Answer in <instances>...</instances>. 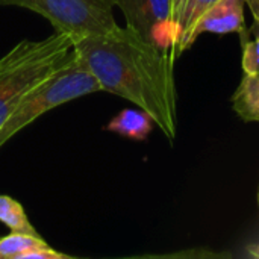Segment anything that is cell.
<instances>
[{
    "label": "cell",
    "instance_id": "obj_1",
    "mask_svg": "<svg viewBox=\"0 0 259 259\" xmlns=\"http://www.w3.org/2000/svg\"><path fill=\"white\" fill-rule=\"evenodd\" d=\"M73 53L100 91L120 96L147 112L168 141L178 135V93L173 50H164L132 29L73 41Z\"/></svg>",
    "mask_w": 259,
    "mask_h": 259
},
{
    "label": "cell",
    "instance_id": "obj_2",
    "mask_svg": "<svg viewBox=\"0 0 259 259\" xmlns=\"http://www.w3.org/2000/svg\"><path fill=\"white\" fill-rule=\"evenodd\" d=\"M73 50V38L58 33L41 39H23L0 58V127L20 100L49 77Z\"/></svg>",
    "mask_w": 259,
    "mask_h": 259
},
{
    "label": "cell",
    "instance_id": "obj_3",
    "mask_svg": "<svg viewBox=\"0 0 259 259\" xmlns=\"http://www.w3.org/2000/svg\"><path fill=\"white\" fill-rule=\"evenodd\" d=\"M100 91L94 76L79 62L73 50L42 82L33 87L0 127V149L21 129L67 102Z\"/></svg>",
    "mask_w": 259,
    "mask_h": 259
},
{
    "label": "cell",
    "instance_id": "obj_4",
    "mask_svg": "<svg viewBox=\"0 0 259 259\" xmlns=\"http://www.w3.org/2000/svg\"><path fill=\"white\" fill-rule=\"evenodd\" d=\"M0 5L29 9L46 18L55 32L67 33L73 41L118 27L114 0H0Z\"/></svg>",
    "mask_w": 259,
    "mask_h": 259
},
{
    "label": "cell",
    "instance_id": "obj_5",
    "mask_svg": "<svg viewBox=\"0 0 259 259\" xmlns=\"http://www.w3.org/2000/svg\"><path fill=\"white\" fill-rule=\"evenodd\" d=\"M114 5L123 12L129 29L146 41L176 53L178 27L173 0H114Z\"/></svg>",
    "mask_w": 259,
    "mask_h": 259
},
{
    "label": "cell",
    "instance_id": "obj_6",
    "mask_svg": "<svg viewBox=\"0 0 259 259\" xmlns=\"http://www.w3.org/2000/svg\"><path fill=\"white\" fill-rule=\"evenodd\" d=\"M244 0H219L199 20L190 35V47L202 33H234L241 35V41L249 38V30L244 26Z\"/></svg>",
    "mask_w": 259,
    "mask_h": 259
},
{
    "label": "cell",
    "instance_id": "obj_7",
    "mask_svg": "<svg viewBox=\"0 0 259 259\" xmlns=\"http://www.w3.org/2000/svg\"><path fill=\"white\" fill-rule=\"evenodd\" d=\"M153 126H155V121L147 112H144L140 108L138 109L126 108L120 111L103 129L118 134L127 140L144 141L150 135Z\"/></svg>",
    "mask_w": 259,
    "mask_h": 259
},
{
    "label": "cell",
    "instance_id": "obj_8",
    "mask_svg": "<svg viewBox=\"0 0 259 259\" xmlns=\"http://www.w3.org/2000/svg\"><path fill=\"white\" fill-rule=\"evenodd\" d=\"M219 0H182L181 9L176 18L178 27V46L176 55H182L185 50L190 49V35L199 20L211 9Z\"/></svg>",
    "mask_w": 259,
    "mask_h": 259
},
{
    "label": "cell",
    "instance_id": "obj_9",
    "mask_svg": "<svg viewBox=\"0 0 259 259\" xmlns=\"http://www.w3.org/2000/svg\"><path fill=\"white\" fill-rule=\"evenodd\" d=\"M232 108L241 120L259 123V76H243L232 96Z\"/></svg>",
    "mask_w": 259,
    "mask_h": 259
},
{
    "label": "cell",
    "instance_id": "obj_10",
    "mask_svg": "<svg viewBox=\"0 0 259 259\" xmlns=\"http://www.w3.org/2000/svg\"><path fill=\"white\" fill-rule=\"evenodd\" d=\"M0 223L9 228V231L39 235L32 226L21 203L6 194H0Z\"/></svg>",
    "mask_w": 259,
    "mask_h": 259
},
{
    "label": "cell",
    "instance_id": "obj_11",
    "mask_svg": "<svg viewBox=\"0 0 259 259\" xmlns=\"http://www.w3.org/2000/svg\"><path fill=\"white\" fill-rule=\"evenodd\" d=\"M47 244L39 235L11 231L8 235L0 237V259H21L32 249Z\"/></svg>",
    "mask_w": 259,
    "mask_h": 259
},
{
    "label": "cell",
    "instance_id": "obj_12",
    "mask_svg": "<svg viewBox=\"0 0 259 259\" xmlns=\"http://www.w3.org/2000/svg\"><path fill=\"white\" fill-rule=\"evenodd\" d=\"M243 44V71L249 76H259V38L246 39Z\"/></svg>",
    "mask_w": 259,
    "mask_h": 259
},
{
    "label": "cell",
    "instance_id": "obj_13",
    "mask_svg": "<svg viewBox=\"0 0 259 259\" xmlns=\"http://www.w3.org/2000/svg\"><path fill=\"white\" fill-rule=\"evenodd\" d=\"M21 259H71V256L55 250L53 247H50L49 244H44L41 247L32 249L30 252L24 253Z\"/></svg>",
    "mask_w": 259,
    "mask_h": 259
},
{
    "label": "cell",
    "instance_id": "obj_14",
    "mask_svg": "<svg viewBox=\"0 0 259 259\" xmlns=\"http://www.w3.org/2000/svg\"><path fill=\"white\" fill-rule=\"evenodd\" d=\"M244 2H246V5L249 6V9H250L253 18L259 20V0H244Z\"/></svg>",
    "mask_w": 259,
    "mask_h": 259
},
{
    "label": "cell",
    "instance_id": "obj_15",
    "mask_svg": "<svg viewBox=\"0 0 259 259\" xmlns=\"http://www.w3.org/2000/svg\"><path fill=\"white\" fill-rule=\"evenodd\" d=\"M249 35L252 38H259V20H256V18H253V24L249 29Z\"/></svg>",
    "mask_w": 259,
    "mask_h": 259
},
{
    "label": "cell",
    "instance_id": "obj_16",
    "mask_svg": "<svg viewBox=\"0 0 259 259\" xmlns=\"http://www.w3.org/2000/svg\"><path fill=\"white\" fill-rule=\"evenodd\" d=\"M247 252L253 256V258H258L259 259V241L256 244H252V246H249L247 247Z\"/></svg>",
    "mask_w": 259,
    "mask_h": 259
},
{
    "label": "cell",
    "instance_id": "obj_17",
    "mask_svg": "<svg viewBox=\"0 0 259 259\" xmlns=\"http://www.w3.org/2000/svg\"><path fill=\"white\" fill-rule=\"evenodd\" d=\"M181 5H182V0H173V11H175V20L178 18V12L181 9Z\"/></svg>",
    "mask_w": 259,
    "mask_h": 259
},
{
    "label": "cell",
    "instance_id": "obj_18",
    "mask_svg": "<svg viewBox=\"0 0 259 259\" xmlns=\"http://www.w3.org/2000/svg\"><path fill=\"white\" fill-rule=\"evenodd\" d=\"M258 203H259V193H258Z\"/></svg>",
    "mask_w": 259,
    "mask_h": 259
}]
</instances>
